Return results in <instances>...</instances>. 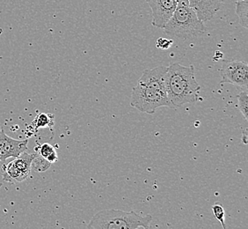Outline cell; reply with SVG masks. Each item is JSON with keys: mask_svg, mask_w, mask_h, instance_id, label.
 Wrapping results in <instances>:
<instances>
[{"mask_svg": "<svg viewBox=\"0 0 248 229\" xmlns=\"http://www.w3.org/2000/svg\"><path fill=\"white\" fill-rule=\"evenodd\" d=\"M167 69V66L159 65L143 72L132 89L131 107L147 114H154L162 107L173 109L166 89Z\"/></svg>", "mask_w": 248, "mask_h": 229, "instance_id": "1", "label": "cell"}, {"mask_svg": "<svg viewBox=\"0 0 248 229\" xmlns=\"http://www.w3.org/2000/svg\"><path fill=\"white\" fill-rule=\"evenodd\" d=\"M166 89L172 108L194 104L199 98L201 86L196 82L195 68L172 63L167 67Z\"/></svg>", "mask_w": 248, "mask_h": 229, "instance_id": "2", "label": "cell"}, {"mask_svg": "<svg viewBox=\"0 0 248 229\" xmlns=\"http://www.w3.org/2000/svg\"><path fill=\"white\" fill-rule=\"evenodd\" d=\"M163 29L168 35L182 40L196 38L206 33L203 22L198 19L186 0L178 2L176 9Z\"/></svg>", "mask_w": 248, "mask_h": 229, "instance_id": "3", "label": "cell"}, {"mask_svg": "<svg viewBox=\"0 0 248 229\" xmlns=\"http://www.w3.org/2000/svg\"><path fill=\"white\" fill-rule=\"evenodd\" d=\"M152 221L151 214L109 209L97 213L86 225V229H138L148 227Z\"/></svg>", "mask_w": 248, "mask_h": 229, "instance_id": "4", "label": "cell"}, {"mask_svg": "<svg viewBox=\"0 0 248 229\" xmlns=\"http://www.w3.org/2000/svg\"><path fill=\"white\" fill-rule=\"evenodd\" d=\"M221 84L228 83L248 89V63L239 60H224L220 68Z\"/></svg>", "mask_w": 248, "mask_h": 229, "instance_id": "5", "label": "cell"}, {"mask_svg": "<svg viewBox=\"0 0 248 229\" xmlns=\"http://www.w3.org/2000/svg\"><path fill=\"white\" fill-rule=\"evenodd\" d=\"M36 153H28L24 152L19 156L15 158L14 161L8 163L4 167L3 180L9 183H17L23 181L30 176L31 163Z\"/></svg>", "mask_w": 248, "mask_h": 229, "instance_id": "6", "label": "cell"}, {"mask_svg": "<svg viewBox=\"0 0 248 229\" xmlns=\"http://www.w3.org/2000/svg\"><path fill=\"white\" fill-rule=\"evenodd\" d=\"M153 12V27L164 29L176 9L178 2L174 0H146Z\"/></svg>", "mask_w": 248, "mask_h": 229, "instance_id": "7", "label": "cell"}, {"mask_svg": "<svg viewBox=\"0 0 248 229\" xmlns=\"http://www.w3.org/2000/svg\"><path fill=\"white\" fill-rule=\"evenodd\" d=\"M28 139H15L6 135L5 131H0V162L5 163L9 158H17L28 149Z\"/></svg>", "mask_w": 248, "mask_h": 229, "instance_id": "8", "label": "cell"}, {"mask_svg": "<svg viewBox=\"0 0 248 229\" xmlns=\"http://www.w3.org/2000/svg\"><path fill=\"white\" fill-rule=\"evenodd\" d=\"M202 22L209 21L221 9L224 0H186Z\"/></svg>", "mask_w": 248, "mask_h": 229, "instance_id": "9", "label": "cell"}, {"mask_svg": "<svg viewBox=\"0 0 248 229\" xmlns=\"http://www.w3.org/2000/svg\"><path fill=\"white\" fill-rule=\"evenodd\" d=\"M235 6V12L239 17V24L245 29H248V0H236Z\"/></svg>", "mask_w": 248, "mask_h": 229, "instance_id": "10", "label": "cell"}, {"mask_svg": "<svg viewBox=\"0 0 248 229\" xmlns=\"http://www.w3.org/2000/svg\"><path fill=\"white\" fill-rule=\"evenodd\" d=\"M36 152L39 155L46 159L48 163H50L51 164L57 163L58 161L57 151L50 144L44 143L39 146V147H36Z\"/></svg>", "mask_w": 248, "mask_h": 229, "instance_id": "11", "label": "cell"}, {"mask_svg": "<svg viewBox=\"0 0 248 229\" xmlns=\"http://www.w3.org/2000/svg\"><path fill=\"white\" fill-rule=\"evenodd\" d=\"M54 125L53 115L46 114V113H40L35 116L32 123V126L35 131H38L41 128L51 127Z\"/></svg>", "mask_w": 248, "mask_h": 229, "instance_id": "12", "label": "cell"}, {"mask_svg": "<svg viewBox=\"0 0 248 229\" xmlns=\"http://www.w3.org/2000/svg\"><path fill=\"white\" fill-rule=\"evenodd\" d=\"M238 108L241 114H243L246 121L248 120V89H241L237 96Z\"/></svg>", "mask_w": 248, "mask_h": 229, "instance_id": "13", "label": "cell"}, {"mask_svg": "<svg viewBox=\"0 0 248 229\" xmlns=\"http://www.w3.org/2000/svg\"><path fill=\"white\" fill-rule=\"evenodd\" d=\"M50 166H51V163H48L46 159L42 157L37 153L31 163V169L41 173V172L47 171Z\"/></svg>", "mask_w": 248, "mask_h": 229, "instance_id": "14", "label": "cell"}, {"mask_svg": "<svg viewBox=\"0 0 248 229\" xmlns=\"http://www.w3.org/2000/svg\"><path fill=\"white\" fill-rule=\"evenodd\" d=\"M212 213L215 216L216 219L219 221L223 229H226L225 227V212L224 207L219 203H215L212 205Z\"/></svg>", "mask_w": 248, "mask_h": 229, "instance_id": "15", "label": "cell"}, {"mask_svg": "<svg viewBox=\"0 0 248 229\" xmlns=\"http://www.w3.org/2000/svg\"><path fill=\"white\" fill-rule=\"evenodd\" d=\"M172 41L169 40V39L164 38V37H160L157 40L156 43V47L159 49H163V50H167L168 49L172 46Z\"/></svg>", "mask_w": 248, "mask_h": 229, "instance_id": "16", "label": "cell"}, {"mask_svg": "<svg viewBox=\"0 0 248 229\" xmlns=\"http://www.w3.org/2000/svg\"><path fill=\"white\" fill-rule=\"evenodd\" d=\"M224 55H223V53L220 52V51H216L215 56L213 57V59L215 60V61H217L218 59H220L221 57H223Z\"/></svg>", "mask_w": 248, "mask_h": 229, "instance_id": "17", "label": "cell"}, {"mask_svg": "<svg viewBox=\"0 0 248 229\" xmlns=\"http://www.w3.org/2000/svg\"><path fill=\"white\" fill-rule=\"evenodd\" d=\"M155 229L153 227H152V226H148V227H145V228H139V229Z\"/></svg>", "mask_w": 248, "mask_h": 229, "instance_id": "18", "label": "cell"}, {"mask_svg": "<svg viewBox=\"0 0 248 229\" xmlns=\"http://www.w3.org/2000/svg\"><path fill=\"white\" fill-rule=\"evenodd\" d=\"M174 1H177V2H179V1H180V0H174Z\"/></svg>", "mask_w": 248, "mask_h": 229, "instance_id": "19", "label": "cell"}]
</instances>
